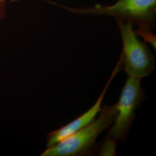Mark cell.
Masks as SVG:
<instances>
[{
    "instance_id": "6da1fadb",
    "label": "cell",
    "mask_w": 156,
    "mask_h": 156,
    "mask_svg": "<svg viewBox=\"0 0 156 156\" xmlns=\"http://www.w3.org/2000/svg\"><path fill=\"white\" fill-rule=\"evenodd\" d=\"M59 6L73 14L113 17L116 20L129 22L151 29L156 21V0H117L112 5L98 4L87 7Z\"/></svg>"
},
{
    "instance_id": "7a4b0ae2",
    "label": "cell",
    "mask_w": 156,
    "mask_h": 156,
    "mask_svg": "<svg viewBox=\"0 0 156 156\" xmlns=\"http://www.w3.org/2000/svg\"><path fill=\"white\" fill-rule=\"evenodd\" d=\"M116 108V104L104 105L97 119L58 143L47 147L41 156H81L89 153L98 135L113 122Z\"/></svg>"
},
{
    "instance_id": "3957f363",
    "label": "cell",
    "mask_w": 156,
    "mask_h": 156,
    "mask_svg": "<svg viewBox=\"0 0 156 156\" xmlns=\"http://www.w3.org/2000/svg\"><path fill=\"white\" fill-rule=\"evenodd\" d=\"M123 42L120 62L128 76L142 79L155 67V58L146 44L138 38L129 22L116 20Z\"/></svg>"
},
{
    "instance_id": "277c9868",
    "label": "cell",
    "mask_w": 156,
    "mask_h": 156,
    "mask_svg": "<svg viewBox=\"0 0 156 156\" xmlns=\"http://www.w3.org/2000/svg\"><path fill=\"white\" fill-rule=\"evenodd\" d=\"M141 79L128 76L119 100L116 103V117L107 136L117 140H125L135 118V109L143 98Z\"/></svg>"
},
{
    "instance_id": "5b68a950",
    "label": "cell",
    "mask_w": 156,
    "mask_h": 156,
    "mask_svg": "<svg viewBox=\"0 0 156 156\" xmlns=\"http://www.w3.org/2000/svg\"><path fill=\"white\" fill-rule=\"evenodd\" d=\"M121 68V64L119 60L117 62L116 67L112 73L111 77L105 85L104 89L102 90L99 98L95 102L94 105L90 109L84 112L83 114L76 118L75 120L67 124V125L58 129L53 131L48 134L47 142L48 147L58 143L59 142L62 141V140L66 138L69 135L78 131V130L88 126L94 120L95 117L97 116L98 113H100L102 108V102L106 94V91L108 90L110 84L111 83L115 75L120 70Z\"/></svg>"
},
{
    "instance_id": "8992f818",
    "label": "cell",
    "mask_w": 156,
    "mask_h": 156,
    "mask_svg": "<svg viewBox=\"0 0 156 156\" xmlns=\"http://www.w3.org/2000/svg\"><path fill=\"white\" fill-rule=\"evenodd\" d=\"M117 143V140L106 136L100 145L99 155L103 156H116Z\"/></svg>"
},
{
    "instance_id": "52a82bcc",
    "label": "cell",
    "mask_w": 156,
    "mask_h": 156,
    "mask_svg": "<svg viewBox=\"0 0 156 156\" xmlns=\"http://www.w3.org/2000/svg\"><path fill=\"white\" fill-rule=\"evenodd\" d=\"M138 27L135 32L138 37H141L144 39L145 43H149L151 45L154 49L156 47V37L151 32V28L145 26H138Z\"/></svg>"
},
{
    "instance_id": "ba28073f",
    "label": "cell",
    "mask_w": 156,
    "mask_h": 156,
    "mask_svg": "<svg viewBox=\"0 0 156 156\" xmlns=\"http://www.w3.org/2000/svg\"><path fill=\"white\" fill-rule=\"evenodd\" d=\"M6 0H0V22L3 20L6 15Z\"/></svg>"
}]
</instances>
